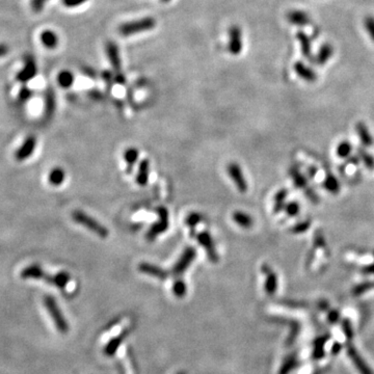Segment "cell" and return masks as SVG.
<instances>
[{"mask_svg": "<svg viewBox=\"0 0 374 374\" xmlns=\"http://www.w3.org/2000/svg\"><path fill=\"white\" fill-rule=\"evenodd\" d=\"M156 26V20L153 17H145L137 20H133L130 22H126L119 25V33L122 36H130L133 34H137L139 33H144L151 31Z\"/></svg>", "mask_w": 374, "mask_h": 374, "instance_id": "1", "label": "cell"}, {"mask_svg": "<svg viewBox=\"0 0 374 374\" xmlns=\"http://www.w3.org/2000/svg\"><path fill=\"white\" fill-rule=\"evenodd\" d=\"M72 220L74 221H76L77 223L81 224L82 227L92 231L94 234H96L97 236H99L101 238H106L109 235L108 230L104 227L103 224H101L99 221H97L95 219L92 218V216L87 215L84 211H80V210L73 211Z\"/></svg>", "mask_w": 374, "mask_h": 374, "instance_id": "2", "label": "cell"}, {"mask_svg": "<svg viewBox=\"0 0 374 374\" xmlns=\"http://www.w3.org/2000/svg\"><path fill=\"white\" fill-rule=\"evenodd\" d=\"M44 305L46 306L48 313L53 320V323L56 326L57 330L62 334H67L69 332V323L67 319L65 318L62 310L59 309L58 305L56 304V301L53 296L46 295L44 297Z\"/></svg>", "mask_w": 374, "mask_h": 374, "instance_id": "3", "label": "cell"}, {"mask_svg": "<svg viewBox=\"0 0 374 374\" xmlns=\"http://www.w3.org/2000/svg\"><path fill=\"white\" fill-rule=\"evenodd\" d=\"M157 214L159 216V221L154 222L153 226L150 228L146 234L147 240L153 241L154 239L162 234L163 232H166L169 229V211L167 208L159 207L156 209Z\"/></svg>", "mask_w": 374, "mask_h": 374, "instance_id": "4", "label": "cell"}, {"mask_svg": "<svg viewBox=\"0 0 374 374\" xmlns=\"http://www.w3.org/2000/svg\"><path fill=\"white\" fill-rule=\"evenodd\" d=\"M196 257H197L196 249L192 248V246H188V248H186L184 250V252L182 253V255L180 256V258L178 259V261L173 266V269H171V273H173L174 275H177V276L184 273L187 271V268H188L189 265L194 261V259H196Z\"/></svg>", "mask_w": 374, "mask_h": 374, "instance_id": "5", "label": "cell"}, {"mask_svg": "<svg viewBox=\"0 0 374 374\" xmlns=\"http://www.w3.org/2000/svg\"><path fill=\"white\" fill-rule=\"evenodd\" d=\"M197 239H198V242L204 248L208 259L210 260L212 263H216V262L219 261V254L216 252L214 241L210 233L206 231L201 232V233L197 235Z\"/></svg>", "mask_w": 374, "mask_h": 374, "instance_id": "6", "label": "cell"}, {"mask_svg": "<svg viewBox=\"0 0 374 374\" xmlns=\"http://www.w3.org/2000/svg\"><path fill=\"white\" fill-rule=\"evenodd\" d=\"M228 48L230 53L233 55H238L241 53L243 48L242 31L241 28L237 25H233L230 28Z\"/></svg>", "mask_w": 374, "mask_h": 374, "instance_id": "7", "label": "cell"}, {"mask_svg": "<svg viewBox=\"0 0 374 374\" xmlns=\"http://www.w3.org/2000/svg\"><path fill=\"white\" fill-rule=\"evenodd\" d=\"M228 175L232 179V181L234 182L237 189L240 192H245L248 190V183L243 175V171L238 163L231 162L227 168Z\"/></svg>", "mask_w": 374, "mask_h": 374, "instance_id": "8", "label": "cell"}, {"mask_svg": "<svg viewBox=\"0 0 374 374\" xmlns=\"http://www.w3.org/2000/svg\"><path fill=\"white\" fill-rule=\"evenodd\" d=\"M37 72L36 64L34 61V57L32 55L25 56L24 59V67L18 74H17V80L22 82V84H26L29 80L35 77Z\"/></svg>", "mask_w": 374, "mask_h": 374, "instance_id": "9", "label": "cell"}, {"mask_svg": "<svg viewBox=\"0 0 374 374\" xmlns=\"http://www.w3.org/2000/svg\"><path fill=\"white\" fill-rule=\"evenodd\" d=\"M262 272L265 275V283H264V290L268 295H273L278 289V276L275 272L267 264H263L261 268Z\"/></svg>", "mask_w": 374, "mask_h": 374, "instance_id": "10", "label": "cell"}, {"mask_svg": "<svg viewBox=\"0 0 374 374\" xmlns=\"http://www.w3.org/2000/svg\"><path fill=\"white\" fill-rule=\"evenodd\" d=\"M347 355L350 357V360L355 364L356 368L361 374H374L372 369L368 366V364L365 362L362 356L357 353L356 347L354 345H351V344H349L347 346Z\"/></svg>", "mask_w": 374, "mask_h": 374, "instance_id": "11", "label": "cell"}, {"mask_svg": "<svg viewBox=\"0 0 374 374\" xmlns=\"http://www.w3.org/2000/svg\"><path fill=\"white\" fill-rule=\"evenodd\" d=\"M105 51L109 62L114 68L117 75L122 74L121 68H122V62H121V55H119V51L118 45L114 42H107L105 46Z\"/></svg>", "mask_w": 374, "mask_h": 374, "instance_id": "12", "label": "cell"}, {"mask_svg": "<svg viewBox=\"0 0 374 374\" xmlns=\"http://www.w3.org/2000/svg\"><path fill=\"white\" fill-rule=\"evenodd\" d=\"M36 146V138L34 136H28L24 143L21 145V147L17 150L15 153V158L18 161H24L28 159L32 154L34 152V149Z\"/></svg>", "mask_w": 374, "mask_h": 374, "instance_id": "13", "label": "cell"}, {"mask_svg": "<svg viewBox=\"0 0 374 374\" xmlns=\"http://www.w3.org/2000/svg\"><path fill=\"white\" fill-rule=\"evenodd\" d=\"M138 271L140 272H144L148 275H151L153 278H156L158 280H167L169 273L164 271L163 268L154 265L152 263H148V262H143L138 265Z\"/></svg>", "mask_w": 374, "mask_h": 374, "instance_id": "14", "label": "cell"}, {"mask_svg": "<svg viewBox=\"0 0 374 374\" xmlns=\"http://www.w3.org/2000/svg\"><path fill=\"white\" fill-rule=\"evenodd\" d=\"M56 109V98L53 87H48L46 93H45V110H44V118L46 119H50L52 116L54 115Z\"/></svg>", "mask_w": 374, "mask_h": 374, "instance_id": "15", "label": "cell"}, {"mask_svg": "<svg viewBox=\"0 0 374 374\" xmlns=\"http://www.w3.org/2000/svg\"><path fill=\"white\" fill-rule=\"evenodd\" d=\"M130 333V330L129 328H126V330H124L121 334H119V336L115 337V338H112L106 345L105 347H104V354H105V356L107 357H112L114 355H116V353L118 351L119 347L121 346V344L123 343L124 339L126 338L127 336L129 335Z\"/></svg>", "mask_w": 374, "mask_h": 374, "instance_id": "16", "label": "cell"}, {"mask_svg": "<svg viewBox=\"0 0 374 374\" xmlns=\"http://www.w3.org/2000/svg\"><path fill=\"white\" fill-rule=\"evenodd\" d=\"M22 279H34V280H45L47 273L39 264H32L22 269L20 273Z\"/></svg>", "mask_w": 374, "mask_h": 374, "instance_id": "17", "label": "cell"}, {"mask_svg": "<svg viewBox=\"0 0 374 374\" xmlns=\"http://www.w3.org/2000/svg\"><path fill=\"white\" fill-rule=\"evenodd\" d=\"M70 280H71V275L67 272H57L54 275L47 274L46 278H45V281H46L48 284H51V285H53L59 289H65L67 285L69 284Z\"/></svg>", "mask_w": 374, "mask_h": 374, "instance_id": "18", "label": "cell"}, {"mask_svg": "<svg viewBox=\"0 0 374 374\" xmlns=\"http://www.w3.org/2000/svg\"><path fill=\"white\" fill-rule=\"evenodd\" d=\"M286 18L291 24L296 26H306L311 23L310 16L303 11H291L287 14Z\"/></svg>", "mask_w": 374, "mask_h": 374, "instance_id": "19", "label": "cell"}, {"mask_svg": "<svg viewBox=\"0 0 374 374\" xmlns=\"http://www.w3.org/2000/svg\"><path fill=\"white\" fill-rule=\"evenodd\" d=\"M294 71L299 77L306 81L313 82L317 79V74L314 72L310 67L306 66L303 62H297L294 65Z\"/></svg>", "mask_w": 374, "mask_h": 374, "instance_id": "20", "label": "cell"}, {"mask_svg": "<svg viewBox=\"0 0 374 374\" xmlns=\"http://www.w3.org/2000/svg\"><path fill=\"white\" fill-rule=\"evenodd\" d=\"M333 54H334V48L330 44H324L320 47L316 56L314 57V59H312V62L317 65H324L328 59L333 56Z\"/></svg>", "mask_w": 374, "mask_h": 374, "instance_id": "21", "label": "cell"}, {"mask_svg": "<svg viewBox=\"0 0 374 374\" xmlns=\"http://www.w3.org/2000/svg\"><path fill=\"white\" fill-rule=\"evenodd\" d=\"M40 40H41V43L44 45V46L48 49L56 48L57 45H58V41H59L57 34L54 32L50 31V29H46V31H44L41 33Z\"/></svg>", "mask_w": 374, "mask_h": 374, "instance_id": "22", "label": "cell"}, {"mask_svg": "<svg viewBox=\"0 0 374 374\" xmlns=\"http://www.w3.org/2000/svg\"><path fill=\"white\" fill-rule=\"evenodd\" d=\"M149 170L150 162L148 159L141 160L138 167V171L136 176V182L139 186H146L149 181Z\"/></svg>", "mask_w": 374, "mask_h": 374, "instance_id": "23", "label": "cell"}, {"mask_svg": "<svg viewBox=\"0 0 374 374\" xmlns=\"http://www.w3.org/2000/svg\"><path fill=\"white\" fill-rule=\"evenodd\" d=\"M356 129H357L358 136H360V138H361L362 144L365 147H371L374 143V140H373L371 134L367 128V126H366L364 123L360 122L356 125Z\"/></svg>", "mask_w": 374, "mask_h": 374, "instance_id": "24", "label": "cell"}, {"mask_svg": "<svg viewBox=\"0 0 374 374\" xmlns=\"http://www.w3.org/2000/svg\"><path fill=\"white\" fill-rule=\"evenodd\" d=\"M232 219L239 227L244 229H249L254 224V220L252 219V216L242 211H235L233 215H232Z\"/></svg>", "mask_w": 374, "mask_h": 374, "instance_id": "25", "label": "cell"}, {"mask_svg": "<svg viewBox=\"0 0 374 374\" xmlns=\"http://www.w3.org/2000/svg\"><path fill=\"white\" fill-rule=\"evenodd\" d=\"M56 80H57V84L59 85V86H62L63 88H69L73 85L75 77H74V75L71 71L64 70V71H61L58 73Z\"/></svg>", "mask_w": 374, "mask_h": 374, "instance_id": "26", "label": "cell"}, {"mask_svg": "<svg viewBox=\"0 0 374 374\" xmlns=\"http://www.w3.org/2000/svg\"><path fill=\"white\" fill-rule=\"evenodd\" d=\"M289 174L290 177L292 178V180L295 184L297 188H302L306 189L308 187V183H306V177L299 171V170L296 167H292L289 170Z\"/></svg>", "mask_w": 374, "mask_h": 374, "instance_id": "27", "label": "cell"}, {"mask_svg": "<svg viewBox=\"0 0 374 374\" xmlns=\"http://www.w3.org/2000/svg\"><path fill=\"white\" fill-rule=\"evenodd\" d=\"M328 337H330L328 335L319 337V338H317L315 340V342H314V351H313L314 360H320V358L323 357V356H324L323 347H324L325 342L328 339Z\"/></svg>", "mask_w": 374, "mask_h": 374, "instance_id": "28", "label": "cell"}, {"mask_svg": "<svg viewBox=\"0 0 374 374\" xmlns=\"http://www.w3.org/2000/svg\"><path fill=\"white\" fill-rule=\"evenodd\" d=\"M65 179H66V173L62 168L53 169L50 171L48 176L49 183L53 186L62 185L63 182L65 181Z\"/></svg>", "mask_w": 374, "mask_h": 374, "instance_id": "29", "label": "cell"}, {"mask_svg": "<svg viewBox=\"0 0 374 374\" xmlns=\"http://www.w3.org/2000/svg\"><path fill=\"white\" fill-rule=\"evenodd\" d=\"M296 37L298 39L299 43H301L302 53L306 57L311 56V40L310 37L306 35L304 32H298L296 34Z\"/></svg>", "mask_w": 374, "mask_h": 374, "instance_id": "30", "label": "cell"}, {"mask_svg": "<svg viewBox=\"0 0 374 374\" xmlns=\"http://www.w3.org/2000/svg\"><path fill=\"white\" fill-rule=\"evenodd\" d=\"M287 194H288V191L287 189H281L279 190L278 192L275 193L274 196V206H273V212L274 213H279L280 211H282L284 208H285V201H286V198H287Z\"/></svg>", "mask_w": 374, "mask_h": 374, "instance_id": "31", "label": "cell"}, {"mask_svg": "<svg viewBox=\"0 0 374 374\" xmlns=\"http://www.w3.org/2000/svg\"><path fill=\"white\" fill-rule=\"evenodd\" d=\"M297 365L298 362L296 357L294 355H290L285 358V361L283 362L279 374H289L291 371L297 367Z\"/></svg>", "mask_w": 374, "mask_h": 374, "instance_id": "32", "label": "cell"}, {"mask_svg": "<svg viewBox=\"0 0 374 374\" xmlns=\"http://www.w3.org/2000/svg\"><path fill=\"white\" fill-rule=\"evenodd\" d=\"M203 221V215L198 212H191L185 219L186 226L190 229V235H194V228L198 226V223Z\"/></svg>", "mask_w": 374, "mask_h": 374, "instance_id": "33", "label": "cell"}, {"mask_svg": "<svg viewBox=\"0 0 374 374\" xmlns=\"http://www.w3.org/2000/svg\"><path fill=\"white\" fill-rule=\"evenodd\" d=\"M323 187L328 192L333 194H337L340 191V184L333 175L326 176L325 180L323 181Z\"/></svg>", "mask_w": 374, "mask_h": 374, "instance_id": "34", "label": "cell"}, {"mask_svg": "<svg viewBox=\"0 0 374 374\" xmlns=\"http://www.w3.org/2000/svg\"><path fill=\"white\" fill-rule=\"evenodd\" d=\"M138 155L139 153L137 151V149L136 148H129L124 152V159L127 162V164H128V168H129L128 170H130L133 168L134 164H136V162L137 161Z\"/></svg>", "mask_w": 374, "mask_h": 374, "instance_id": "35", "label": "cell"}, {"mask_svg": "<svg viewBox=\"0 0 374 374\" xmlns=\"http://www.w3.org/2000/svg\"><path fill=\"white\" fill-rule=\"evenodd\" d=\"M357 154L360 156V159L365 163L366 168L370 170H374V157L370 153L365 151L363 148H360L357 151Z\"/></svg>", "mask_w": 374, "mask_h": 374, "instance_id": "36", "label": "cell"}, {"mask_svg": "<svg viewBox=\"0 0 374 374\" xmlns=\"http://www.w3.org/2000/svg\"><path fill=\"white\" fill-rule=\"evenodd\" d=\"M351 150H353V146L347 140H343L342 143H340L337 147V155H338L340 158H347V157L350 155Z\"/></svg>", "mask_w": 374, "mask_h": 374, "instance_id": "37", "label": "cell"}, {"mask_svg": "<svg viewBox=\"0 0 374 374\" xmlns=\"http://www.w3.org/2000/svg\"><path fill=\"white\" fill-rule=\"evenodd\" d=\"M173 293L175 296L181 298L184 297L187 293V286L183 280H177L173 284Z\"/></svg>", "mask_w": 374, "mask_h": 374, "instance_id": "38", "label": "cell"}, {"mask_svg": "<svg viewBox=\"0 0 374 374\" xmlns=\"http://www.w3.org/2000/svg\"><path fill=\"white\" fill-rule=\"evenodd\" d=\"M372 288H374V282H366L356 286L353 290V293L354 295H361Z\"/></svg>", "mask_w": 374, "mask_h": 374, "instance_id": "39", "label": "cell"}, {"mask_svg": "<svg viewBox=\"0 0 374 374\" xmlns=\"http://www.w3.org/2000/svg\"><path fill=\"white\" fill-rule=\"evenodd\" d=\"M311 227V221H304L296 223L292 228V232L294 234H302L305 233L306 231H308Z\"/></svg>", "mask_w": 374, "mask_h": 374, "instance_id": "40", "label": "cell"}, {"mask_svg": "<svg viewBox=\"0 0 374 374\" xmlns=\"http://www.w3.org/2000/svg\"><path fill=\"white\" fill-rule=\"evenodd\" d=\"M364 26L366 28V31L368 32V34L371 37V40L374 42V17L372 16L366 17L364 20Z\"/></svg>", "mask_w": 374, "mask_h": 374, "instance_id": "41", "label": "cell"}, {"mask_svg": "<svg viewBox=\"0 0 374 374\" xmlns=\"http://www.w3.org/2000/svg\"><path fill=\"white\" fill-rule=\"evenodd\" d=\"M33 97V91L31 88H28L27 86H23L19 92V95H18V99L19 101L21 102H27L29 99H31Z\"/></svg>", "mask_w": 374, "mask_h": 374, "instance_id": "42", "label": "cell"}, {"mask_svg": "<svg viewBox=\"0 0 374 374\" xmlns=\"http://www.w3.org/2000/svg\"><path fill=\"white\" fill-rule=\"evenodd\" d=\"M284 209H285L286 213L289 216H296L299 213V210H301V208H299V205L296 202H290Z\"/></svg>", "mask_w": 374, "mask_h": 374, "instance_id": "43", "label": "cell"}, {"mask_svg": "<svg viewBox=\"0 0 374 374\" xmlns=\"http://www.w3.org/2000/svg\"><path fill=\"white\" fill-rule=\"evenodd\" d=\"M342 328H343V332L344 334H345V336L347 337V339H351L354 336V331H353V326H351L350 324V321L348 319H344L342 321Z\"/></svg>", "mask_w": 374, "mask_h": 374, "instance_id": "44", "label": "cell"}, {"mask_svg": "<svg viewBox=\"0 0 374 374\" xmlns=\"http://www.w3.org/2000/svg\"><path fill=\"white\" fill-rule=\"evenodd\" d=\"M48 1V0H32L31 1V5H32V10L34 12V13H40L43 11L45 4H46V2Z\"/></svg>", "mask_w": 374, "mask_h": 374, "instance_id": "45", "label": "cell"}, {"mask_svg": "<svg viewBox=\"0 0 374 374\" xmlns=\"http://www.w3.org/2000/svg\"><path fill=\"white\" fill-rule=\"evenodd\" d=\"M87 1V0H62L63 4L66 6V7H76V6H79L81 4H84Z\"/></svg>", "mask_w": 374, "mask_h": 374, "instance_id": "46", "label": "cell"}, {"mask_svg": "<svg viewBox=\"0 0 374 374\" xmlns=\"http://www.w3.org/2000/svg\"><path fill=\"white\" fill-rule=\"evenodd\" d=\"M339 318H340V314H339V312L337 311V310H333V311H331L330 313H328L327 319H328V321H330L331 323H337V321L339 320Z\"/></svg>", "mask_w": 374, "mask_h": 374, "instance_id": "47", "label": "cell"}, {"mask_svg": "<svg viewBox=\"0 0 374 374\" xmlns=\"http://www.w3.org/2000/svg\"><path fill=\"white\" fill-rule=\"evenodd\" d=\"M315 244L317 246H321V248L325 246V239H324L323 235L320 233V232H317V233L315 234Z\"/></svg>", "mask_w": 374, "mask_h": 374, "instance_id": "48", "label": "cell"}, {"mask_svg": "<svg viewBox=\"0 0 374 374\" xmlns=\"http://www.w3.org/2000/svg\"><path fill=\"white\" fill-rule=\"evenodd\" d=\"M81 72L85 73L86 76L91 77V78H96V71L94 69H92L91 67H84V68H81Z\"/></svg>", "mask_w": 374, "mask_h": 374, "instance_id": "49", "label": "cell"}, {"mask_svg": "<svg viewBox=\"0 0 374 374\" xmlns=\"http://www.w3.org/2000/svg\"><path fill=\"white\" fill-rule=\"evenodd\" d=\"M102 77H103L104 80L106 81V84H107V85H108V84H109V85H112V81H114V78H112V74H111L110 72H107V71L103 72Z\"/></svg>", "mask_w": 374, "mask_h": 374, "instance_id": "50", "label": "cell"}, {"mask_svg": "<svg viewBox=\"0 0 374 374\" xmlns=\"http://www.w3.org/2000/svg\"><path fill=\"white\" fill-rule=\"evenodd\" d=\"M9 51H10V48L7 45L0 44V57L5 56L7 53H9Z\"/></svg>", "mask_w": 374, "mask_h": 374, "instance_id": "51", "label": "cell"}, {"mask_svg": "<svg viewBox=\"0 0 374 374\" xmlns=\"http://www.w3.org/2000/svg\"><path fill=\"white\" fill-rule=\"evenodd\" d=\"M362 272L365 274H374V264L364 266L362 268Z\"/></svg>", "mask_w": 374, "mask_h": 374, "instance_id": "52", "label": "cell"}, {"mask_svg": "<svg viewBox=\"0 0 374 374\" xmlns=\"http://www.w3.org/2000/svg\"><path fill=\"white\" fill-rule=\"evenodd\" d=\"M342 345H341V344L340 343H338V342H336L335 344H334V345H333V347H332V354L333 355H338L339 353H340V351L342 350Z\"/></svg>", "mask_w": 374, "mask_h": 374, "instance_id": "53", "label": "cell"}, {"mask_svg": "<svg viewBox=\"0 0 374 374\" xmlns=\"http://www.w3.org/2000/svg\"><path fill=\"white\" fill-rule=\"evenodd\" d=\"M89 96L93 97V98H96L97 100H99L102 98V95L98 91H89Z\"/></svg>", "mask_w": 374, "mask_h": 374, "instance_id": "54", "label": "cell"}, {"mask_svg": "<svg viewBox=\"0 0 374 374\" xmlns=\"http://www.w3.org/2000/svg\"><path fill=\"white\" fill-rule=\"evenodd\" d=\"M318 306H319V309L320 310H327V308H328V303L327 302H325V301H320L319 303H318Z\"/></svg>", "mask_w": 374, "mask_h": 374, "instance_id": "55", "label": "cell"}, {"mask_svg": "<svg viewBox=\"0 0 374 374\" xmlns=\"http://www.w3.org/2000/svg\"><path fill=\"white\" fill-rule=\"evenodd\" d=\"M308 173H309V175H310L311 178H314V177H315L316 173H317V170H316L315 167H309V169H308Z\"/></svg>", "mask_w": 374, "mask_h": 374, "instance_id": "56", "label": "cell"}, {"mask_svg": "<svg viewBox=\"0 0 374 374\" xmlns=\"http://www.w3.org/2000/svg\"><path fill=\"white\" fill-rule=\"evenodd\" d=\"M162 1H163V2H169L170 0H162Z\"/></svg>", "mask_w": 374, "mask_h": 374, "instance_id": "57", "label": "cell"}, {"mask_svg": "<svg viewBox=\"0 0 374 374\" xmlns=\"http://www.w3.org/2000/svg\"><path fill=\"white\" fill-rule=\"evenodd\" d=\"M178 374H185V373H182V372H181V373H178Z\"/></svg>", "mask_w": 374, "mask_h": 374, "instance_id": "58", "label": "cell"}]
</instances>
